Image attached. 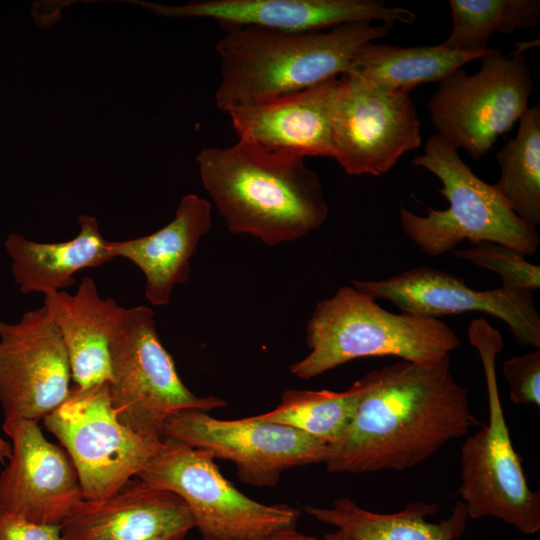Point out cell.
Masks as SVG:
<instances>
[{
    "instance_id": "19",
    "label": "cell",
    "mask_w": 540,
    "mask_h": 540,
    "mask_svg": "<svg viewBox=\"0 0 540 540\" xmlns=\"http://www.w3.org/2000/svg\"><path fill=\"white\" fill-rule=\"evenodd\" d=\"M43 305L66 347L75 387L87 389L109 383L110 344L127 309L112 298H102L95 282L87 277L75 294L59 291L44 296Z\"/></svg>"
},
{
    "instance_id": "13",
    "label": "cell",
    "mask_w": 540,
    "mask_h": 540,
    "mask_svg": "<svg viewBox=\"0 0 540 540\" xmlns=\"http://www.w3.org/2000/svg\"><path fill=\"white\" fill-rule=\"evenodd\" d=\"M66 347L47 308L0 321V406L6 418L43 420L69 396Z\"/></svg>"
},
{
    "instance_id": "2",
    "label": "cell",
    "mask_w": 540,
    "mask_h": 540,
    "mask_svg": "<svg viewBox=\"0 0 540 540\" xmlns=\"http://www.w3.org/2000/svg\"><path fill=\"white\" fill-rule=\"evenodd\" d=\"M201 182L230 232L274 246L298 240L327 220L319 175L305 157L247 138L196 156Z\"/></svg>"
},
{
    "instance_id": "9",
    "label": "cell",
    "mask_w": 540,
    "mask_h": 540,
    "mask_svg": "<svg viewBox=\"0 0 540 540\" xmlns=\"http://www.w3.org/2000/svg\"><path fill=\"white\" fill-rule=\"evenodd\" d=\"M478 60L476 73L455 70L439 82L428 102L437 135L475 160L520 119L534 86L521 49L507 56L490 49Z\"/></svg>"
},
{
    "instance_id": "31",
    "label": "cell",
    "mask_w": 540,
    "mask_h": 540,
    "mask_svg": "<svg viewBox=\"0 0 540 540\" xmlns=\"http://www.w3.org/2000/svg\"><path fill=\"white\" fill-rule=\"evenodd\" d=\"M11 455V444L0 435V462L5 463Z\"/></svg>"
},
{
    "instance_id": "1",
    "label": "cell",
    "mask_w": 540,
    "mask_h": 540,
    "mask_svg": "<svg viewBox=\"0 0 540 540\" xmlns=\"http://www.w3.org/2000/svg\"><path fill=\"white\" fill-rule=\"evenodd\" d=\"M359 382L351 422L327 445L329 472L403 471L477 425L467 390L452 375L450 354L424 363L400 360Z\"/></svg>"
},
{
    "instance_id": "18",
    "label": "cell",
    "mask_w": 540,
    "mask_h": 540,
    "mask_svg": "<svg viewBox=\"0 0 540 540\" xmlns=\"http://www.w3.org/2000/svg\"><path fill=\"white\" fill-rule=\"evenodd\" d=\"M341 76L263 103L227 112L239 138L303 157L332 158Z\"/></svg>"
},
{
    "instance_id": "21",
    "label": "cell",
    "mask_w": 540,
    "mask_h": 540,
    "mask_svg": "<svg viewBox=\"0 0 540 540\" xmlns=\"http://www.w3.org/2000/svg\"><path fill=\"white\" fill-rule=\"evenodd\" d=\"M78 221L79 233L64 242L41 243L20 234H8L4 247L21 293L55 294L73 286L76 272L101 266L115 258L97 219L82 214Z\"/></svg>"
},
{
    "instance_id": "32",
    "label": "cell",
    "mask_w": 540,
    "mask_h": 540,
    "mask_svg": "<svg viewBox=\"0 0 540 540\" xmlns=\"http://www.w3.org/2000/svg\"><path fill=\"white\" fill-rule=\"evenodd\" d=\"M320 540H351L346 534L340 530L330 532L324 535Z\"/></svg>"
},
{
    "instance_id": "30",
    "label": "cell",
    "mask_w": 540,
    "mask_h": 540,
    "mask_svg": "<svg viewBox=\"0 0 540 540\" xmlns=\"http://www.w3.org/2000/svg\"><path fill=\"white\" fill-rule=\"evenodd\" d=\"M200 540H230V539H218V538H209L202 537ZM247 540H320L315 536L306 535L293 529L283 530L265 537L256 538V539H247Z\"/></svg>"
},
{
    "instance_id": "26",
    "label": "cell",
    "mask_w": 540,
    "mask_h": 540,
    "mask_svg": "<svg viewBox=\"0 0 540 540\" xmlns=\"http://www.w3.org/2000/svg\"><path fill=\"white\" fill-rule=\"evenodd\" d=\"M361 391L359 380L342 392L289 389L275 409L253 417L298 429L330 444L351 422Z\"/></svg>"
},
{
    "instance_id": "24",
    "label": "cell",
    "mask_w": 540,
    "mask_h": 540,
    "mask_svg": "<svg viewBox=\"0 0 540 540\" xmlns=\"http://www.w3.org/2000/svg\"><path fill=\"white\" fill-rule=\"evenodd\" d=\"M501 176L494 184L526 223L540 224V106L528 107L514 138L497 152Z\"/></svg>"
},
{
    "instance_id": "4",
    "label": "cell",
    "mask_w": 540,
    "mask_h": 540,
    "mask_svg": "<svg viewBox=\"0 0 540 540\" xmlns=\"http://www.w3.org/2000/svg\"><path fill=\"white\" fill-rule=\"evenodd\" d=\"M306 341L310 353L290 366L300 379L364 357L431 362L461 344L456 332L440 319L389 312L352 285L340 287L316 304L307 323Z\"/></svg>"
},
{
    "instance_id": "25",
    "label": "cell",
    "mask_w": 540,
    "mask_h": 540,
    "mask_svg": "<svg viewBox=\"0 0 540 540\" xmlns=\"http://www.w3.org/2000/svg\"><path fill=\"white\" fill-rule=\"evenodd\" d=\"M452 30L441 43L448 49L485 54L495 33L512 34L534 28L540 16L539 0H450Z\"/></svg>"
},
{
    "instance_id": "28",
    "label": "cell",
    "mask_w": 540,
    "mask_h": 540,
    "mask_svg": "<svg viewBox=\"0 0 540 540\" xmlns=\"http://www.w3.org/2000/svg\"><path fill=\"white\" fill-rule=\"evenodd\" d=\"M502 371L514 404L540 405V350L507 359Z\"/></svg>"
},
{
    "instance_id": "15",
    "label": "cell",
    "mask_w": 540,
    "mask_h": 540,
    "mask_svg": "<svg viewBox=\"0 0 540 540\" xmlns=\"http://www.w3.org/2000/svg\"><path fill=\"white\" fill-rule=\"evenodd\" d=\"M2 429L11 455L0 474V507L36 524L60 526L83 500L71 458L44 437L36 421L6 418Z\"/></svg>"
},
{
    "instance_id": "11",
    "label": "cell",
    "mask_w": 540,
    "mask_h": 540,
    "mask_svg": "<svg viewBox=\"0 0 540 540\" xmlns=\"http://www.w3.org/2000/svg\"><path fill=\"white\" fill-rule=\"evenodd\" d=\"M162 436L233 462L239 479L258 487L275 486L288 469L324 463L328 445L298 429L253 416L220 420L201 411L170 417Z\"/></svg>"
},
{
    "instance_id": "5",
    "label": "cell",
    "mask_w": 540,
    "mask_h": 540,
    "mask_svg": "<svg viewBox=\"0 0 540 540\" xmlns=\"http://www.w3.org/2000/svg\"><path fill=\"white\" fill-rule=\"evenodd\" d=\"M412 164L439 179V193L448 201L447 209H428L426 216L399 206L403 231L424 253L443 255L464 240L502 244L525 256L537 252L540 236L536 228L513 211L494 184L480 179L444 138L431 136Z\"/></svg>"
},
{
    "instance_id": "3",
    "label": "cell",
    "mask_w": 540,
    "mask_h": 540,
    "mask_svg": "<svg viewBox=\"0 0 540 540\" xmlns=\"http://www.w3.org/2000/svg\"><path fill=\"white\" fill-rule=\"evenodd\" d=\"M393 25L351 22L305 32L222 25L215 46L220 59L216 106L227 113L348 74L358 51L387 37Z\"/></svg>"
},
{
    "instance_id": "10",
    "label": "cell",
    "mask_w": 540,
    "mask_h": 540,
    "mask_svg": "<svg viewBox=\"0 0 540 540\" xmlns=\"http://www.w3.org/2000/svg\"><path fill=\"white\" fill-rule=\"evenodd\" d=\"M43 421L71 458L85 500L103 499L136 477L163 439L138 434L120 422L108 383L71 388Z\"/></svg>"
},
{
    "instance_id": "17",
    "label": "cell",
    "mask_w": 540,
    "mask_h": 540,
    "mask_svg": "<svg viewBox=\"0 0 540 540\" xmlns=\"http://www.w3.org/2000/svg\"><path fill=\"white\" fill-rule=\"evenodd\" d=\"M59 528L62 540H183L194 521L180 496L134 477L103 499L81 500Z\"/></svg>"
},
{
    "instance_id": "20",
    "label": "cell",
    "mask_w": 540,
    "mask_h": 540,
    "mask_svg": "<svg viewBox=\"0 0 540 540\" xmlns=\"http://www.w3.org/2000/svg\"><path fill=\"white\" fill-rule=\"evenodd\" d=\"M211 211L209 201L187 194L166 226L139 238L110 241L115 257L128 259L143 272L151 304H168L175 286L190 278L191 258L212 225Z\"/></svg>"
},
{
    "instance_id": "29",
    "label": "cell",
    "mask_w": 540,
    "mask_h": 540,
    "mask_svg": "<svg viewBox=\"0 0 540 540\" xmlns=\"http://www.w3.org/2000/svg\"><path fill=\"white\" fill-rule=\"evenodd\" d=\"M0 540H62L59 526L40 525L0 507Z\"/></svg>"
},
{
    "instance_id": "16",
    "label": "cell",
    "mask_w": 540,
    "mask_h": 540,
    "mask_svg": "<svg viewBox=\"0 0 540 540\" xmlns=\"http://www.w3.org/2000/svg\"><path fill=\"white\" fill-rule=\"evenodd\" d=\"M169 18L211 19L222 25H251L282 31L325 30L351 22H400L411 25L416 14L388 7L380 0H197L179 5L131 1Z\"/></svg>"
},
{
    "instance_id": "27",
    "label": "cell",
    "mask_w": 540,
    "mask_h": 540,
    "mask_svg": "<svg viewBox=\"0 0 540 540\" xmlns=\"http://www.w3.org/2000/svg\"><path fill=\"white\" fill-rule=\"evenodd\" d=\"M450 253L496 273L502 286L509 289L533 293L540 287V267L527 261L525 255L511 247L493 242H478L469 248L454 249Z\"/></svg>"
},
{
    "instance_id": "22",
    "label": "cell",
    "mask_w": 540,
    "mask_h": 540,
    "mask_svg": "<svg viewBox=\"0 0 540 540\" xmlns=\"http://www.w3.org/2000/svg\"><path fill=\"white\" fill-rule=\"evenodd\" d=\"M439 505L411 502L397 512L378 513L362 508L349 497L334 501L332 507L303 506L316 520L334 526L351 540H458L465 532L468 513L457 502L450 515L434 523L427 520Z\"/></svg>"
},
{
    "instance_id": "7",
    "label": "cell",
    "mask_w": 540,
    "mask_h": 540,
    "mask_svg": "<svg viewBox=\"0 0 540 540\" xmlns=\"http://www.w3.org/2000/svg\"><path fill=\"white\" fill-rule=\"evenodd\" d=\"M110 364L113 408L120 422L138 434L163 438L170 417L208 413L227 404L216 396H197L184 385L147 306L127 309L110 344Z\"/></svg>"
},
{
    "instance_id": "12",
    "label": "cell",
    "mask_w": 540,
    "mask_h": 540,
    "mask_svg": "<svg viewBox=\"0 0 540 540\" xmlns=\"http://www.w3.org/2000/svg\"><path fill=\"white\" fill-rule=\"evenodd\" d=\"M422 143L420 120L409 93L366 85L341 75L332 158L349 175L380 176Z\"/></svg>"
},
{
    "instance_id": "8",
    "label": "cell",
    "mask_w": 540,
    "mask_h": 540,
    "mask_svg": "<svg viewBox=\"0 0 540 540\" xmlns=\"http://www.w3.org/2000/svg\"><path fill=\"white\" fill-rule=\"evenodd\" d=\"M214 459L207 450L163 438L136 477L180 496L202 537L247 540L296 528L299 510L252 500L221 474Z\"/></svg>"
},
{
    "instance_id": "6",
    "label": "cell",
    "mask_w": 540,
    "mask_h": 540,
    "mask_svg": "<svg viewBox=\"0 0 540 540\" xmlns=\"http://www.w3.org/2000/svg\"><path fill=\"white\" fill-rule=\"evenodd\" d=\"M468 338L484 370L488 421L461 447L459 493L469 518L493 517L532 535L540 530V493L528 485L501 405L496 358L504 343L500 332L484 318L470 323Z\"/></svg>"
},
{
    "instance_id": "23",
    "label": "cell",
    "mask_w": 540,
    "mask_h": 540,
    "mask_svg": "<svg viewBox=\"0 0 540 540\" xmlns=\"http://www.w3.org/2000/svg\"><path fill=\"white\" fill-rule=\"evenodd\" d=\"M484 54L454 51L442 44L401 47L370 42L353 59L348 73L371 87L409 93L427 82H440Z\"/></svg>"
},
{
    "instance_id": "14",
    "label": "cell",
    "mask_w": 540,
    "mask_h": 540,
    "mask_svg": "<svg viewBox=\"0 0 540 540\" xmlns=\"http://www.w3.org/2000/svg\"><path fill=\"white\" fill-rule=\"evenodd\" d=\"M352 286L376 301L387 300L402 313L436 319L465 312L489 314L508 326L517 344L540 349V315L533 293L502 285L475 290L463 279L429 266L382 280H353Z\"/></svg>"
}]
</instances>
